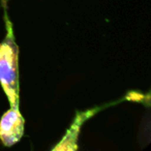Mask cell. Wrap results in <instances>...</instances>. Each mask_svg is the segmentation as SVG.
Instances as JSON below:
<instances>
[{"label": "cell", "mask_w": 151, "mask_h": 151, "mask_svg": "<svg viewBox=\"0 0 151 151\" xmlns=\"http://www.w3.org/2000/svg\"><path fill=\"white\" fill-rule=\"evenodd\" d=\"M97 110H89L85 112H78L76 114V118L67 132H65L64 137L58 142V144L52 150H77L78 149V137L80 134L81 126L85 123V121L89 119L92 115L96 113Z\"/></svg>", "instance_id": "cell-3"}, {"label": "cell", "mask_w": 151, "mask_h": 151, "mask_svg": "<svg viewBox=\"0 0 151 151\" xmlns=\"http://www.w3.org/2000/svg\"><path fill=\"white\" fill-rule=\"evenodd\" d=\"M6 35L0 42V84L11 108L20 109L19 47L14 36L13 24L6 18Z\"/></svg>", "instance_id": "cell-1"}, {"label": "cell", "mask_w": 151, "mask_h": 151, "mask_svg": "<svg viewBox=\"0 0 151 151\" xmlns=\"http://www.w3.org/2000/svg\"><path fill=\"white\" fill-rule=\"evenodd\" d=\"M25 120L20 109L11 108L0 119V141L6 147L14 146L24 134Z\"/></svg>", "instance_id": "cell-2"}]
</instances>
